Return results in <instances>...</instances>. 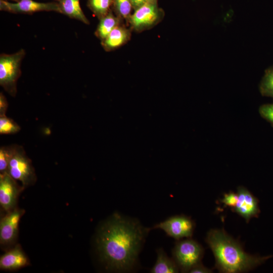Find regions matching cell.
Listing matches in <instances>:
<instances>
[{
    "label": "cell",
    "instance_id": "1",
    "mask_svg": "<svg viewBox=\"0 0 273 273\" xmlns=\"http://www.w3.org/2000/svg\"><path fill=\"white\" fill-rule=\"evenodd\" d=\"M151 228L136 219L114 213L99 227L96 244L100 259L108 270H131Z\"/></svg>",
    "mask_w": 273,
    "mask_h": 273
},
{
    "label": "cell",
    "instance_id": "2",
    "mask_svg": "<svg viewBox=\"0 0 273 273\" xmlns=\"http://www.w3.org/2000/svg\"><path fill=\"white\" fill-rule=\"evenodd\" d=\"M205 241L215 259V267L220 272H244L254 269L272 257L260 256L246 253L241 244L223 229H211Z\"/></svg>",
    "mask_w": 273,
    "mask_h": 273
},
{
    "label": "cell",
    "instance_id": "3",
    "mask_svg": "<svg viewBox=\"0 0 273 273\" xmlns=\"http://www.w3.org/2000/svg\"><path fill=\"white\" fill-rule=\"evenodd\" d=\"M164 11L159 6L158 0H148L143 5L133 11L127 25L132 31L142 32L150 30L163 19Z\"/></svg>",
    "mask_w": 273,
    "mask_h": 273
},
{
    "label": "cell",
    "instance_id": "4",
    "mask_svg": "<svg viewBox=\"0 0 273 273\" xmlns=\"http://www.w3.org/2000/svg\"><path fill=\"white\" fill-rule=\"evenodd\" d=\"M204 252L203 247L191 238L177 240L172 251V258L182 272H188L201 262Z\"/></svg>",
    "mask_w": 273,
    "mask_h": 273
},
{
    "label": "cell",
    "instance_id": "5",
    "mask_svg": "<svg viewBox=\"0 0 273 273\" xmlns=\"http://www.w3.org/2000/svg\"><path fill=\"white\" fill-rule=\"evenodd\" d=\"M25 55V50L21 49L14 54L0 56V84L12 95L16 93V83L21 74V64Z\"/></svg>",
    "mask_w": 273,
    "mask_h": 273
},
{
    "label": "cell",
    "instance_id": "6",
    "mask_svg": "<svg viewBox=\"0 0 273 273\" xmlns=\"http://www.w3.org/2000/svg\"><path fill=\"white\" fill-rule=\"evenodd\" d=\"M7 172L14 179L21 181L23 187L31 185L35 179L34 169L30 160L18 149L15 148Z\"/></svg>",
    "mask_w": 273,
    "mask_h": 273
},
{
    "label": "cell",
    "instance_id": "7",
    "mask_svg": "<svg viewBox=\"0 0 273 273\" xmlns=\"http://www.w3.org/2000/svg\"><path fill=\"white\" fill-rule=\"evenodd\" d=\"M195 228V222L185 215L171 216L163 221L156 224L152 229L162 230L167 236L179 240L191 238Z\"/></svg>",
    "mask_w": 273,
    "mask_h": 273
},
{
    "label": "cell",
    "instance_id": "8",
    "mask_svg": "<svg viewBox=\"0 0 273 273\" xmlns=\"http://www.w3.org/2000/svg\"><path fill=\"white\" fill-rule=\"evenodd\" d=\"M0 10L15 14H32L43 11L60 13L58 2L40 3L33 0H20L15 3L0 0Z\"/></svg>",
    "mask_w": 273,
    "mask_h": 273
},
{
    "label": "cell",
    "instance_id": "9",
    "mask_svg": "<svg viewBox=\"0 0 273 273\" xmlns=\"http://www.w3.org/2000/svg\"><path fill=\"white\" fill-rule=\"evenodd\" d=\"M238 201L232 210L245 219L246 222L253 217L258 218L260 213L259 200L247 189L238 187Z\"/></svg>",
    "mask_w": 273,
    "mask_h": 273
},
{
    "label": "cell",
    "instance_id": "10",
    "mask_svg": "<svg viewBox=\"0 0 273 273\" xmlns=\"http://www.w3.org/2000/svg\"><path fill=\"white\" fill-rule=\"evenodd\" d=\"M24 210L14 209L3 217L0 223V242L3 246L13 244L16 240L20 219Z\"/></svg>",
    "mask_w": 273,
    "mask_h": 273
},
{
    "label": "cell",
    "instance_id": "11",
    "mask_svg": "<svg viewBox=\"0 0 273 273\" xmlns=\"http://www.w3.org/2000/svg\"><path fill=\"white\" fill-rule=\"evenodd\" d=\"M7 171L0 174V204L5 211L14 209L21 189Z\"/></svg>",
    "mask_w": 273,
    "mask_h": 273
},
{
    "label": "cell",
    "instance_id": "12",
    "mask_svg": "<svg viewBox=\"0 0 273 273\" xmlns=\"http://www.w3.org/2000/svg\"><path fill=\"white\" fill-rule=\"evenodd\" d=\"M131 31L124 23L117 26L101 41L103 48L106 52H110L124 46L130 40Z\"/></svg>",
    "mask_w": 273,
    "mask_h": 273
},
{
    "label": "cell",
    "instance_id": "13",
    "mask_svg": "<svg viewBox=\"0 0 273 273\" xmlns=\"http://www.w3.org/2000/svg\"><path fill=\"white\" fill-rule=\"evenodd\" d=\"M28 260L24 253L18 246L7 252L0 258V268L3 270H13L24 267Z\"/></svg>",
    "mask_w": 273,
    "mask_h": 273
},
{
    "label": "cell",
    "instance_id": "14",
    "mask_svg": "<svg viewBox=\"0 0 273 273\" xmlns=\"http://www.w3.org/2000/svg\"><path fill=\"white\" fill-rule=\"evenodd\" d=\"M123 23L124 21L117 17L111 9L106 15L99 20V23L95 30V35L102 41L115 27Z\"/></svg>",
    "mask_w": 273,
    "mask_h": 273
},
{
    "label": "cell",
    "instance_id": "15",
    "mask_svg": "<svg viewBox=\"0 0 273 273\" xmlns=\"http://www.w3.org/2000/svg\"><path fill=\"white\" fill-rule=\"evenodd\" d=\"M60 13L70 18L76 19L84 24H89V21L82 11L79 0H60L58 1Z\"/></svg>",
    "mask_w": 273,
    "mask_h": 273
},
{
    "label": "cell",
    "instance_id": "16",
    "mask_svg": "<svg viewBox=\"0 0 273 273\" xmlns=\"http://www.w3.org/2000/svg\"><path fill=\"white\" fill-rule=\"evenodd\" d=\"M155 264L150 270L151 273H176L179 269L173 258H169L162 248L156 250Z\"/></svg>",
    "mask_w": 273,
    "mask_h": 273
},
{
    "label": "cell",
    "instance_id": "17",
    "mask_svg": "<svg viewBox=\"0 0 273 273\" xmlns=\"http://www.w3.org/2000/svg\"><path fill=\"white\" fill-rule=\"evenodd\" d=\"M113 0H87V6L99 20L112 9Z\"/></svg>",
    "mask_w": 273,
    "mask_h": 273
},
{
    "label": "cell",
    "instance_id": "18",
    "mask_svg": "<svg viewBox=\"0 0 273 273\" xmlns=\"http://www.w3.org/2000/svg\"><path fill=\"white\" fill-rule=\"evenodd\" d=\"M112 10L119 18L126 23L133 11L130 0H113Z\"/></svg>",
    "mask_w": 273,
    "mask_h": 273
},
{
    "label": "cell",
    "instance_id": "19",
    "mask_svg": "<svg viewBox=\"0 0 273 273\" xmlns=\"http://www.w3.org/2000/svg\"><path fill=\"white\" fill-rule=\"evenodd\" d=\"M259 91L262 96L273 98V66L265 70L259 84Z\"/></svg>",
    "mask_w": 273,
    "mask_h": 273
},
{
    "label": "cell",
    "instance_id": "20",
    "mask_svg": "<svg viewBox=\"0 0 273 273\" xmlns=\"http://www.w3.org/2000/svg\"><path fill=\"white\" fill-rule=\"evenodd\" d=\"M20 129L19 126L14 121L1 114L0 117L1 134H11L17 132Z\"/></svg>",
    "mask_w": 273,
    "mask_h": 273
},
{
    "label": "cell",
    "instance_id": "21",
    "mask_svg": "<svg viewBox=\"0 0 273 273\" xmlns=\"http://www.w3.org/2000/svg\"><path fill=\"white\" fill-rule=\"evenodd\" d=\"M15 148H1L0 149V171H7L9 163Z\"/></svg>",
    "mask_w": 273,
    "mask_h": 273
},
{
    "label": "cell",
    "instance_id": "22",
    "mask_svg": "<svg viewBox=\"0 0 273 273\" xmlns=\"http://www.w3.org/2000/svg\"><path fill=\"white\" fill-rule=\"evenodd\" d=\"M260 115L273 126V103L261 105L258 109Z\"/></svg>",
    "mask_w": 273,
    "mask_h": 273
},
{
    "label": "cell",
    "instance_id": "23",
    "mask_svg": "<svg viewBox=\"0 0 273 273\" xmlns=\"http://www.w3.org/2000/svg\"><path fill=\"white\" fill-rule=\"evenodd\" d=\"M238 201V195L232 191H230L228 193L224 194L223 197L221 202L225 206H228L233 209L237 204Z\"/></svg>",
    "mask_w": 273,
    "mask_h": 273
},
{
    "label": "cell",
    "instance_id": "24",
    "mask_svg": "<svg viewBox=\"0 0 273 273\" xmlns=\"http://www.w3.org/2000/svg\"><path fill=\"white\" fill-rule=\"evenodd\" d=\"M189 272L191 273H209L212 270L204 266L201 262L196 264L191 268Z\"/></svg>",
    "mask_w": 273,
    "mask_h": 273
},
{
    "label": "cell",
    "instance_id": "25",
    "mask_svg": "<svg viewBox=\"0 0 273 273\" xmlns=\"http://www.w3.org/2000/svg\"><path fill=\"white\" fill-rule=\"evenodd\" d=\"M148 0H130L133 11L143 5Z\"/></svg>",
    "mask_w": 273,
    "mask_h": 273
},
{
    "label": "cell",
    "instance_id": "26",
    "mask_svg": "<svg viewBox=\"0 0 273 273\" xmlns=\"http://www.w3.org/2000/svg\"><path fill=\"white\" fill-rule=\"evenodd\" d=\"M6 100L4 97L3 94H1L0 97V108H1V113L4 112V110H5L6 108Z\"/></svg>",
    "mask_w": 273,
    "mask_h": 273
},
{
    "label": "cell",
    "instance_id": "27",
    "mask_svg": "<svg viewBox=\"0 0 273 273\" xmlns=\"http://www.w3.org/2000/svg\"><path fill=\"white\" fill-rule=\"evenodd\" d=\"M4 1H15V2H17L19 1L20 0H4Z\"/></svg>",
    "mask_w": 273,
    "mask_h": 273
},
{
    "label": "cell",
    "instance_id": "28",
    "mask_svg": "<svg viewBox=\"0 0 273 273\" xmlns=\"http://www.w3.org/2000/svg\"><path fill=\"white\" fill-rule=\"evenodd\" d=\"M56 1H60V0H56Z\"/></svg>",
    "mask_w": 273,
    "mask_h": 273
}]
</instances>
